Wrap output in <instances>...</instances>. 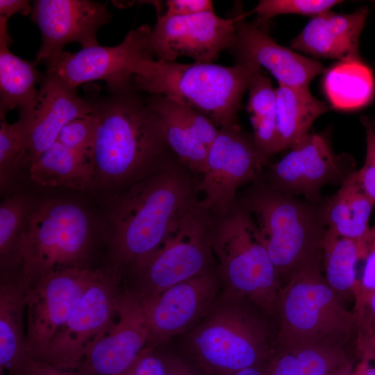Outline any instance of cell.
<instances>
[{
    "mask_svg": "<svg viewBox=\"0 0 375 375\" xmlns=\"http://www.w3.org/2000/svg\"><path fill=\"white\" fill-rule=\"evenodd\" d=\"M248 90L249 94L246 108L251 122L275 115L276 89L262 70L252 78Z\"/></svg>",
    "mask_w": 375,
    "mask_h": 375,
    "instance_id": "34",
    "label": "cell"
},
{
    "mask_svg": "<svg viewBox=\"0 0 375 375\" xmlns=\"http://www.w3.org/2000/svg\"><path fill=\"white\" fill-rule=\"evenodd\" d=\"M362 375H375V367H368L365 368Z\"/></svg>",
    "mask_w": 375,
    "mask_h": 375,
    "instance_id": "46",
    "label": "cell"
},
{
    "mask_svg": "<svg viewBox=\"0 0 375 375\" xmlns=\"http://www.w3.org/2000/svg\"><path fill=\"white\" fill-rule=\"evenodd\" d=\"M199 180L177 158L119 193L109 215L112 267L131 269L155 252L199 201Z\"/></svg>",
    "mask_w": 375,
    "mask_h": 375,
    "instance_id": "2",
    "label": "cell"
},
{
    "mask_svg": "<svg viewBox=\"0 0 375 375\" xmlns=\"http://www.w3.org/2000/svg\"><path fill=\"white\" fill-rule=\"evenodd\" d=\"M32 8L30 1L26 0H0V19L8 22L17 12L27 15L31 12Z\"/></svg>",
    "mask_w": 375,
    "mask_h": 375,
    "instance_id": "41",
    "label": "cell"
},
{
    "mask_svg": "<svg viewBox=\"0 0 375 375\" xmlns=\"http://www.w3.org/2000/svg\"><path fill=\"white\" fill-rule=\"evenodd\" d=\"M25 294L17 282L0 287V372L19 375L31 359L24 328Z\"/></svg>",
    "mask_w": 375,
    "mask_h": 375,
    "instance_id": "24",
    "label": "cell"
},
{
    "mask_svg": "<svg viewBox=\"0 0 375 375\" xmlns=\"http://www.w3.org/2000/svg\"><path fill=\"white\" fill-rule=\"evenodd\" d=\"M231 17L235 33L229 50L236 63L256 64L268 70L278 85L292 87L309 88L314 78L324 73L321 62L278 44L269 34V20L247 22L238 3Z\"/></svg>",
    "mask_w": 375,
    "mask_h": 375,
    "instance_id": "15",
    "label": "cell"
},
{
    "mask_svg": "<svg viewBox=\"0 0 375 375\" xmlns=\"http://www.w3.org/2000/svg\"><path fill=\"white\" fill-rule=\"evenodd\" d=\"M30 178L45 187L85 190L94 181L89 156L56 141L28 165Z\"/></svg>",
    "mask_w": 375,
    "mask_h": 375,
    "instance_id": "27",
    "label": "cell"
},
{
    "mask_svg": "<svg viewBox=\"0 0 375 375\" xmlns=\"http://www.w3.org/2000/svg\"><path fill=\"white\" fill-rule=\"evenodd\" d=\"M19 375H78V374L76 371L58 369L31 358Z\"/></svg>",
    "mask_w": 375,
    "mask_h": 375,
    "instance_id": "40",
    "label": "cell"
},
{
    "mask_svg": "<svg viewBox=\"0 0 375 375\" xmlns=\"http://www.w3.org/2000/svg\"><path fill=\"white\" fill-rule=\"evenodd\" d=\"M354 365V360H352L343 366H342L340 368H339L338 370H336L333 374L331 375H353V368Z\"/></svg>",
    "mask_w": 375,
    "mask_h": 375,
    "instance_id": "44",
    "label": "cell"
},
{
    "mask_svg": "<svg viewBox=\"0 0 375 375\" xmlns=\"http://www.w3.org/2000/svg\"><path fill=\"white\" fill-rule=\"evenodd\" d=\"M331 108L312 95L309 88L278 85L275 118L282 150L301 142L309 134L313 122Z\"/></svg>",
    "mask_w": 375,
    "mask_h": 375,
    "instance_id": "26",
    "label": "cell"
},
{
    "mask_svg": "<svg viewBox=\"0 0 375 375\" xmlns=\"http://www.w3.org/2000/svg\"><path fill=\"white\" fill-rule=\"evenodd\" d=\"M235 33L233 19L219 17L214 11L190 16L159 15L147 33L144 49L158 60L174 62L185 56L196 62H212L229 49Z\"/></svg>",
    "mask_w": 375,
    "mask_h": 375,
    "instance_id": "13",
    "label": "cell"
},
{
    "mask_svg": "<svg viewBox=\"0 0 375 375\" xmlns=\"http://www.w3.org/2000/svg\"><path fill=\"white\" fill-rule=\"evenodd\" d=\"M19 113L17 122L10 124L6 119L0 122V181L1 188L9 181L13 170L26 162L30 116Z\"/></svg>",
    "mask_w": 375,
    "mask_h": 375,
    "instance_id": "31",
    "label": "cell"
},
{
    "mask_svg": "<svg viewBox=\"0 0 375 375\" xmlns=\"http://www.w3.org/2000/svg\"><path fill=\"white\" fill-rule=\"evenodd\" d=\"M133 85L139 92L181 103L222 128L240 126L238 113L244 92L262 68L252 62L224 67L212 62L183 64L155 60L146 53L133 62Z\"/></svg>",
    "mask_w": 375,
    "mask_h": 375,
    "instance_id": "3",
    "label": "cell"
},
{
    "mask_svg": "<svg viewBox=\"0 0 375 375\" xmlns=\"http://www.w3.org/2000/svg\"><path fill=\"white\" fill-rule=\"evenodd\" d=\"M369 303L371 313L375 318V291L371 294Z\"/></svg>",
    "mask_w": 375,
    "mask_h": 375,
    "instance_id": "45",
    "label": "cell"
},
{
    "mask_svg": "<svg viewBox=\"0 0 375 375\" xmlns=\"http://www.w3.org/2000/svg\"><path fill=\"white\" fill-rule=\"evenodd\" d=\"M124 375H165L163 355L147 345Z\"/></svg>",
    "mask_w": 375,
    "mask_h": 375,
    "instance_id": "37",
    "label": "cell"
},
{
    "mask_svg": "<svg viewBox=\"0 0 375 375\" xmlns=\"http://www.w3.org/2000/svg\"><path fill=\"white\" fill-rule=\"evenodd\" d=\"M212 308L192 332L189 346L208 375H231L269 362L277 347L276 333L243 299Z\"/></svg>",
    "mask_w": 375,
    "mask_h": 375,
    "instance_id": "8",
    "label": "cell"
},
{
    "mask_svg": "<svg viewBox=\"0 0 375 375\" xmlns=\"http://www.w3.org/2000/svg\"><path fill=\"white\" fill-rule=\"evenodd\" d=\"M33 207L28 199L14 196L4 200L0 206V258L5 263H15L16 247Z\"/></svg>",
    "mask_w": 375,
    "mask_h": 375,
    "instance_id": "32",
    "label": "cell"
},
{
    "mask_svg": "<svg viewBox=\"0 0 375 375\" xmlns=\"http://www.w3.org/2000/svg\"><path fill=\"white\" fill-rule=\"evenodd\" d=\"M238 201L251 213L283 288L298 272L321 265L324 209L277 191L261 177Z\"/></svg>",
    "mask_w": 375,
    "mask_h": 375,
    "instance_id": "4",
    "label": "cell"
},
{
    "mask_svg": "<svg viewBox=\"0 0 375 375\" xmlns=\"http://www.w3.org/2000/svg\"><path fill=\"white\" fill-rule=\"evenodd\" d=\"M105 271L84 265L60 268L45 274L24 290L26 344L30 358L44 360L55 335L86 290Z\"/></svg>",
    "mask_w": 375,
    "mask_h": 375,
    "instance_id": "10",
    "label": "cell"
},
{
    "mask_svg": "<svg viewBox=\"0 0 375 375\" xmlns=\"http://www.w3.org/2000/svg\"><path fill=\"white\" fill-rule=\"evenodd\" d=\"M91 101L94 180L123 191L177 159L160 119L135 87Z\"/></svg>",
    "mask_w": 375,
    "mask_h": 375,
    "instance_id": "1",
    "label": "cell"
},
{
    "mask_svg": "<svg viewBox=\"0 0 375 375\" xmlns=\"http://www.w3.org/2000/svg\"><path fill=\"white\" fill-rule=\"evenodd\" d=\"M366 129V156L358 178L366 194L375 206V133L367 117L362 119Z\"/></svg>",
    "mask_w": 375,
    "mask_h": 375,
    "instance_id": "36",
    "label": "cell"
},
{
    "mask_svg": "<svg viewBox=\"0 0 375 375\" xmlns=\"http://www.w3.org/2000/svg\"><path fill=\"white\" fill-rule=\"evenodd\" d=\"M149 28L147 25H142L131 30L119 44L114 47L99 44L75 53L63 51L44 63L45 74L74 89L94 81H105L109 92L133 88V62L145 52L144 41Z\"/></svg>",
    "mask_w": 375,
    "mask_h": 375,
    "instance_id": "14",
    "label": "cell"
},
{
    "mask_svg": "<svg viewBox=\"0 0 375 375\" xmlns=\"http://www.w3.org/2000/svg\"><path fill=\"white\" fill-rule=\"evenodd\" d=\"M142 300L133 291L121 293L106 333L87 350L78 375H124L149 345Z\"/></svg>",
    "mask_w": 375,
    "mask_h": 375,
    "instance_id": "17",
    "label": "cell"
},
{
    "mask_svg": "<svg viewBox=\"0 0 375 375\" xmlns=\"http://www.w3.org/2000/svg\"><path fill=\"white\" fill-rule=\"evenodd\" d=\"M361 285L371 293L375 291V226L371 229L365 260Z\"/></svg>",
    "mask_w": 375,
    "mask_h": 375,
    "instance_id": "39",
    "label": "cell"
},
{
    "mask_svg": "<svg viewBox=\"0 0 375 375\" xmlns=\"http://www.w3.org/2000/svg\"><path fill=\"white\" fill-rule=\"evenodd\" d=\"M368 8L349 14L324 12L312 18L291 42L293 49L340 61L359 57V39Z\"/></svg>",
    "mask_w": 375,
    "mask_h": 375,
    "instance_id": "22",
    "label": "cell"
},
{
    "mask_svg": "<svg viewBox=\"0 0 375 375\" xmlns=\"http://www.w3.org/2000/svg\"><path fill=\"white\" fill-rule=\"evenodd\" d=\"M375 2V1H374Z\"/></svg>",
    "mask_w": 375,
    "mask_h": 375,
    "instance_id": "48",
    "label": "cell"
},
{
    "mask_svg": "<svg viewBox=\"0 0 375 375\" xmlns=\"http://www.w3.org/2000/svg\"><path fill=\"white\" fill-rule=\"evenodd\" d=\"M165 15L169 16H190L214 11L210 0H168L165 1Z\"/></svg>",
    "mask_w": 375,
    "mask_h": 375,
    "instance_id": "38",
    "label": "cell"
},
{
    "mask_svg": "<svg viewBox=\"0 0 375 375\" xmlns=\"http://www.w3.org/2000/svg\"><path fill=\"white\" fill-rule=\"evenodd\" d=\"M342 2L338 0H261L253 11L256 13L257 19L261 20H269L285 14L315 17Z\"/></svg>",
    "mask_w": 375,
    "mask_h": 375,
    "instance_id": "33",
    "label": "cell"
},
{
    "mask_svg": "<svg viewBox=\"0 0 375 375\" xmlns=\"http://www.w3.org/2000/svg\"><path fill=\"white\" fill-rule=\"evenodd\" d=\"M269 361L264 364L241 369L231 375H268Z\"/></svg>",
    "mask_w": 375,
    "mask_h": 375,
    "instance_id": "43",
    "label": "cell"
},
{
    "mask_svg": "<svg viewBox=\"0 0 375 375\" xmlns=\"http://www.w3.org/2000/svg\"><path fill=\"white\" fill-rule=\"evenodd\" d=\"M165 375H201L179 358L164 356Z\"/></svg>",
    "mask_w": 375,
    "mask_h": 375,
    "instance_id": "42",
    "label": "cell"
},
{
    "mask_svg": "<svg viewBox=\"0 0 375 375\" xmlns=\"http://www.w3.org/2000/svg\"><path fill=\"white\" fill-rule=\"evenodd\" d=\"M368 242L338 235L326 228L322 242L324 278L342 300L351 292L357 294L356 269L365 260Z\"/></svg>",
    "mask_w": 375,
    "mask_h": 375,
    "instance_id": "30",
    "label": "cell"
},
{
    "mask_svg": "<svg viewBox=\"0 0 375 375\" xmlns=\"http://www.w3.org/2000/svg\"><path fill=\"white\" fill-rule=\"evenodd\" d=\"M278 347L327 345L351 349L358 318L328 285L321 265L295 274L279 295Z\"/></svg>",
    "mask_w": 375,
    "mask_h": 375,
    "instance_id": "6",
    "label": "cell"
},
{
    "mask_svg": "<svg viewBox=\"0 0 375 375\" xmlns=\"http://www.w3.org/2000/svg\"><path fill=\"white\" fill-rule=\"evenodd\" d=\"M92 239L89 215L79 205L51 199L33 206L16 247L17 283L25 290L55 269L83 265Z\"/></svg>",
    "mask_w": 375,
    "mask_h": 375,
    "instance_id": "7",
    "label": "cell"
},
{
    "mask_svg": "<svg viewBox=\"0 0 375 375\" xmlns=\"http://www.w3.org/2000/svg\"><path fill=\"white\" fill-rule=\"evenodd\" d=\"M120 276L121 272L112 266L86 290L40 362L61 369L78 368L87 350L106 333L115 317L121 294Z\"/></svg>",
    "mask_w": 375,
    "mask_h": 375,
    "instance_id": "12",
    "label": "cell"
},
{
    "mask_svg": "<svg viewBox=\"0 0 375 375\" xmlns=\"http://www.w3.org/2000/svg\"><path fill=\"white\" fill-rule=\"evenodd\" d=\"M267 160L253 135L240 126L219 128L200 176V205L215 217L223 215L237 202L241 187L261 177Z\"/></svg>",
    "mask_w": 375,
    "mask_h": 375,
    "instance_id": "11",
    "label": "cell"
},
{
    "mask_svg": "<svg viewBox=\"0 0 375 375\" xmlns=\"http://www.w3.org/2000/svg\"><path fill=\"white\" fill-rule=\"evenodd\" d=\"M214 219L199 200L159 248L130 269L138 287L133 292L142 300L151 299L174 285L215 269L212 249Z\"/></svg>",
    "mask_w": 375,
    "mask_h": 375,
    "instance_id": "9",
    "label": "cell"
},
{
    "mask_svg": "<svg viewBox=\"0 0 375 375\" xmlns=\"http://www.w3.org/2000/svg\"><path fill=\"white\" fill-rule=\"evenodd\" d=\"M342 165L325 135L309 133L280 160L269 165L264 181L277 191L302 195L316 203L322 187L342 183L347 177Z\"/></svg>",
    "mask_w": 375,
    "mask_h": 375,
    "instance_id": "18",
    "label": "cell"
},
{
    "mask_svg": "<svg viewBox=\"0 0 375 375\" xmlns=\"http://www.w3.org/2000/svg\"><path fill=\"white\" fill-rule=\"evenodd\" d=\"M92 112L91 99L81 98L76 89L44 74L38 103L29 119L28 165L56 142L65 126L74 119L88 117Z\"/></svg>",
    "mask_w": 375,
    "mask_h": 375,
    "instance_id": "21",
    "label": "cell"
},
{
    "mask_svg": "<svg viewBox=\"0 0 375 375\" xmlns=\"http://www.w3.org/2000/svg\"><path fill=\"white\" fill-rule=\"evenodd\" d=\"M374 206L360 184L358 171L351 172L324 208L326 228L344 238L368 242Z\"/></svg>",
    "mask_w": 375,
    "mask_h": 375,
    "instance_id": "25",
    "label": "cell"
},
{
    "mask_svg": "<svg viewBox=\"0 0 375 375\" xmlns=\"http://www.w3.org/2000/svg\"><path fill=\"white\" fill-rule=\"evenodd\" d=\"M354 360L351 349L327 345L276 347L268 375H331Z\"/></svg>",
    "mask_w": 375,
    "mask_h": 375,
    "instance_id": "29",
    "label": "cell"
},
{
    "mask_svg": "<svg viewBox=\"0 0 375 375\" xmlns=\"http://www.w3.org/2000/svg\"><path fill=\"white\" fill-rule=\"evenodd\" d=\"M219 280L214 269L141 299L149 345L180 334L204 317L214 307Z\"/></svg>",
    "mask_w": 375,
    "mask_h": 375,
    "instance_id": "19",
    "label": "cell"
},
{
    "mask_svg": "<svg viewBox=\"0 0 375 375\" xmlns=\"http://www.w3.org/2000/svg\"><path fill=\"white\" fill-rule=\"evenodd\" d=\"M0 375H5L4 372H0Z\"/></svg>",
    "mask_w": 375,
    "mask_h": 375,
    "instance_id": "47",
    "label": "cell"
},
{
    "mask_svg": "<svg viewBox=\"0 0 375 375\" xmlns=\"http://www.w3.org/2000/svg\"><path fill=\"white\" fill-rule=\"evenodd\" d=\"M324 74L322 88L331 108L352 110L372 100L375 88L373 73L360 58L339 61Z\"/></svg>",
    "mask_w": 375,
    "mask_h": 375,
    "instance_id": "28",
    "label": "cell"
},
{
    "mask_svg": "<svg viewBox=\"0 0 375 375\" xmlns=\"http://www.w3.org/2000/svg\"><path fill=\"white\" fill-rule=\"evenodd\" d=\"M146 101L160 119L172 151L193 173L201 176L218 127L203 114L170 98L150 94Z\"/></svg>",
    "mask_w": 375,
    "mask_h": 375,
    "instance_id": "20",
    "label": "cell"
},
{
    "mask_svg": "<svg viewBox=\"0 0 375 375\" xmlns=\"http://www.w3.org/2000/svg\"><path fill=\"white\" fill-rule=\"evenodd\" d=\"M212 249L228 297L246 299L275 317L283 286L253 217L238 200L215 217Z\"/></svg>",
    "mask_w": 375,
    "mask_h": 375,
    "instance_id": "5",
    "label": "cell"
},
{
    "mask_svg": "<svg viewBox=\"0 0 375 375\" xmlns=\"http://www.w3.org/2000/svg\"><path fill=\"white\" fill-rule=\"evenodd\" d=\"M12 42L8 28H0V117L6 119L10 110L18 108L19 113L34 112L44 76L35 62L25 60L9 49Z\"/></svg>",
    "mask_w": 375,
    "mask_h": 375,
    "instance_id": "23",
    "label": "cell"
},
{
    "mask_svg": "<svg viewBox=\"0 0 375 375\" xmlns=\"http://www.w3.org/2000/svg\"><path fill=\"white\" fill-rule=\"evenodd\" d=\"M95 135L93 115L68 123L60 132L56 141L67 148L90 158Z\"/></svg>",
    "mask_w": 375,
    "mask_h": 375,
    "instance_id": "35",
    "label": "cell"
},
{
    "mask_svg": "<svg viewBox=\"0 0 375 375\" xmlns=\"http://www.w3.org/2000/svg\"><path fill=\"white\" fill-rule=\"evenodd\" d=\"M31 15L42 35L35 65L55 58L71 42L82 49L99 45L97 32L111 19L106 5L90 0H37Z\"/></svg>",
    "mask_w": 375,
    "mask_h": 375,
    "instance_id": "16",
    "label": "cell"
}]
</instances>
